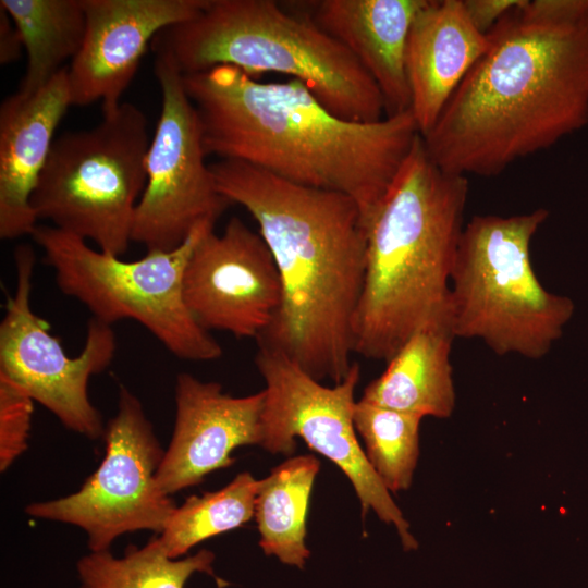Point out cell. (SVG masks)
<instances>
[{
  "mask_svg": "<svg viewBox=\"0 0 588 588\" xmlns=\"http://www.w3.org/2000/svg\"><path fill=\"white\" fill-rule=\"evenodd\" d=\"M213 552L203 549L182 559H171L162 549L158 536L145 546H128L122 556L110 550L82 556L76 565L78 588H184L195 573L213 577L219 588L229 585L216 576Z\"/></svg>",
  "mask_w": 588,
  "mask_h": 588,
  "instance_id": "cell-22",
  "label": "cell"
},
{
  "mask_svg": "<svg viewBox=\"0 0 588 588\" xmlns=\"http://www.w3.org/2000/svg\"><path fill=\"white\" fill-rule=\"evenodd\" d=\"M255 365L265 380L262 448L272 454L290 455L296 438L333 462L350 479L359 499L363 517L372 510L392 524L405 550L418 542L391 493L369 464L354 427L355 390L360 377L353 363L346 377L332 387L310 377L286 356L258 347Z\"/></svg>",
  "mask_w": 588,
  "mask_h": 588,
  "instance_id": "cell-9",
  "label": "cell"
},
{
  "mask_svg": "<svg viewBox=\"0 0 588 588\" xmlns=\"http://www.w3.org/2000/svg\"><path fill=\"white\" fill-rule=\"evenodd\" d=\"M103 437L105 457L76 492L25 507L32 517L83 529L93 552L110 550L123 534H160L177 506L156 479L164 450L140 401L126 387H120L118 409Z\"/></svg>",
  "mask_w": 588,
  "mask_h": 588,
  "instance_id": "cell-10",
  "label": "cell"
},
{
  "mask_svg": "<svg viewBox=\"0 0 588 588\" xmlns=\"http://www.w3.org/2000/svg\"><path fill=\"white\" fill-rule=\"evenodd\" d=\"M151 46L184 75L219 65L252 77L287 74L344 120L387 117L379 88L355 57L313 17L285 12L272 0H208L193 19L161 30Z\"/></svg>",
  "mask_w": 588,
  "mask_h": 588,
  "instance_id": "cell-5",
  "label": "cell"
},
{
  "mask_svg": "<svg viewBox=\"0 0 588 588\" xmlns=\"http://www.w3.org/2000/svg\"><path fill=\"white\" fill-rule=\"evenodd\" d=\"M208 0H84L86 33L68 68L72 106L114 109L149 44L163 29L196 16Z\"/></svg>",
  "mask_w": 588,
  "mask_h": 588,
  "instance_id": "cell-14",
  "label": "cell"
},
{
  "mask_svg": "<svg viewBox=\"0 0 588 588\" xmlns=\"http://www.w3.org/2000/svg\"><path fill=\"white\" fill-rule=\"evenodd\" d=\"M265 391L232 396L218 382L180 372L175 381L174 429L157 470L168 495L201 483L210 473L231 466V453L262 445Z\"/></svg>",
  "mask_w": 588,
  "mask_h": 588,
  "instance_id": "cell-15",
  "label": "cell"
},
{
  "mask_svg": "<svg viewBox=\"0 0 588 588\" xmlns=\"http://www.w3.org/2000/svg\"><path fill=\"white\" fill-rule=\"evenodd\" d=\"M102 113L94 127L54 139L30 205L37 220L121 257L147 183L148 122L131 102Z\"/></svg>",
  "mask_w": 588,
  "mask_h": 588,
  "instance_id": "cell-7",
  "label": "cell"
},
{
  "mask_svg": "<svg viewBox=\"0 0 588 588\" xmlns=\"http://www.w3.org/2000/svg\"><path fill=\"white\" fill-rule=\"evenodd\" d=\"M422 137L443 171L494 176L588 125V0H524Z\"/></svg>",
  "mask_w": 588,
  "mask_h": 588,
  "instance_id": "cell-1",
  "label": "cell"
},
{
  "mask_svg": "<svg viewBox=\"0 0 588 588\" xmlns=\"http://www.w3.org/2000/svg\"><path fill=\"white\" fill-rule=\"evenodd\" d=\"M449 311L419 328L365 388L360 400L394 411L448 418L455 407Z\"/></svg>",
  "mask_w": 588,
  "mask_h": 588,
  "instance_id": "cell-19",
  "label": "cell"
},
{
  "mask_svg": "<svg viewBox=\"0 0 588 588\" xmlns=\"http://www.w3.org/2000/svg\"><path fill=\"white\" fill-rule=\"evenodd\" d=\"M219 192L259 226L282 284V303L255 340L318 381L341 382L354 354L366 270V223L350 196L298 185L249 163L210 164Z\"/></svg>",
  "mask_w": 588,
  "mask_h": 588,
  "instance_id": "cell-2",
  "label": "cell"
},
{
  "mask_svg": "<svg viewBox=\"0 0 588 588\" xmlns=\"http://www.w3.org/2000/svg\"><path fill=\"white\" fill-rule=\"evenodd\" d=\"M524 0H463L465 12L477 30L487 33Z\"/></svg>",
  "mask_w": 588,
  "mask_h": 588,
  "instance_id": "cell-26",
  "label": "cell"
},
{
  "mask_svg": "<svg viewBox=\"0 0 588 588\" xmlns=\"http://www.w3.org/2000/svg\"><path fill=\"white\" fill-rule=\"evenodd\" d=\"M427 0H322L313 20L341 42L379 88L385 115L411 109L405 68L408 33Z\"/></svg>",
  "mask_w": 588,
  "mask_h": 588,
  "instance_id": "cell-18",
  "label": "cell"
},
{
  "mask_svg": "<svg viewBox=\"0 0 588 588\" xmlns=\"http://www.w3.org/2000/svg\"><path fill=\"white\" fill-rule=\"evenodd\" d=\"M161 111L146 156L147 183L137 204L132 242L148 250L182 245L200 225H216L231 204L205 162L197 112L174 62L156 54Z\"/></svg>",
  "mask_w": 588,
  "mask_h": 588,
  "instance_id": "cell-11",
  "label": "cell"
},
{
  "mask_svg": "<svg viewBox=\"0 0 588 588\" xmlns=\"http://www.w3.org/2000/svg\"><path fill=\"white\" fill-rule=\"evenodd\" d=\"M320 462L314 455H299L274 467L259 480L255 518L259 546L266 555L303 568L310 551L305 544L306 515Z\"/></svg>",
  "mask_w": 588,
  "mask_h": 588,
  "instance_id": "cell-20",
  "label": "cell"
},
{
  "mask_svg": "<svg viewBox=\"0 0 588 588\" xmlns=\"http://www.w3.org/2000/svg\"><path fill=\"white\" fill-rule=\"evenodd\" d=\"M16 25L27 54L19 90L32 94L76 57L86 33L84 0H1Z\"/></svg>",
  "mask_w": 588,
  "mask_h": 588,
  "instance_id": "cell-21",
  "label": "cell"
},
{
  "mask_svg": "<svg viewBox=\"0 0 588 588\" xmlns=\"http://www.w3.org/2000/svg\"><path fill=\"white\" fill-rule=\"evenodd\" d=\"M212 229L200 225L179 247L148 250L132 261L94 249L87 241L52 225H37L32 236L59 290L82 303L93 318L110 326L134 320L174 356L208 362L223 351L186 307L183 277L196 244Z\"/></svg>",
  "mask_w": 588,
  "mask_h": 588,
  "instance_id": "cell-8",
  "label": "cell"
},
{
  "mask_svg": "<svg viewBox=\"0 0 588 588\" xmlns=\"http://www.w3.org/2000/svg\"><path fill=\"white\" fill-rule=\"evenodd\" d=\"M258 488L259 480L244 471L218 491L187 498L158 536L167 555L180 559L201 541L249 522L255 515Z\"/></svg>",
  "mask_w": 588,
  "mask_h": 588,
  "instance_id": "cell-23",
  "label": "cell"
},
{
  "mask_svg": "<svg viewBox=\"0 0 588 588\" xmlns=\"http://www.w3.org/2000/svg\"><path fill=\"white\" fill-rule=\"evenodd\" d=\"M183 79L206 155L345 194L366 224L419 135L411 109L370 123L344 120L295 78L261 83L219 65Z\"/></svg>",
  "mask_w": 588,
  "mask_h": 588,
  "instance_id": "cell-3",
  "label": "cell"
},
{
  "mask_svg": "<svg viewBox=\"0 0 588 588\" xmlns=\"http://www.w3.org/2000/svg\"><path fill=\"white\" fill-rule=\"evenodd\" d=\"M183 298L205 330L256 340L282 303L280 274L259 232L237 217L221 234L207 231L187 261Z\"/></svg>",
  "mask_w": 588,
  "mask_h": 588,
  "instance_id": "cell-13",
  "label": "cell"
},
{
  "mask_svg": "<svg viewBox=\"0 0 588 588\" xmlns=\"http://www.w3.org/2000/svg\"><path fill=\"white\" fill-rule=\"evenodd\" d=\"M36 262L27 244L14 250L16 286L7 299L0 323V373L19 384L61 424L88 439L105 436L106 426L88 396V381L111 364L115 333L110 324L90 318L84 348L70 357L37 316L30 303Z\"/></svg>",
  "mask_w": 588,
  "mask_h": 588,
  "instance_id": "cell-12",
  "label": "cell"
},
{
  "mask_svg": "<svg viewBox=\"0 0 588 588\" xmlns=\"http://www.w3.org/2000/svg\"><path fill=\"white\" fill-rule=\"evenodd\" d=\"M72 106L68 69L32 94H15L0 107V237L32 235L37 218L30 198L47 163L54 132Z\"/></svg>",
  "mask_w": 588,
  "mask_h": 588,
  "instance_id": "cell-16",
  "label": "cell"
},
{
  "mask_svg": "<svg viewBox=\"0 0 588 588\" xmlns=\"http://www.w3.org/2000/svg\"><path fill=\"white\" fill-rule=\"evenodd\" d=\"M468 191L467 176L439 168L419 134L366 224L355 354L388 362L419 328L449 311Z\"/></svg>",
  "mask_w": 588,
  "mask_h": 588,
  "instance_id": "cell-4",
  "label": "cell"
},
{
  "mask_svg": "<svg viewBox=\"0 0 588 588\" xmlns=\"http://www.w3.org/2000/svg\"><path fill=\"white\" fill-rule=\"evenodd\" d=\"M34 400L19 384L0 373V470L5 471L25 452Z\"/></svg>",
  "mask_w": 588,
  "mask_h": 588,
  "instance_id": "cell-25",
  "label": "cell"
},
{
  "mask_svg": "<svg viewBox=\"0 0 588 588\" xmlns=\"http://www.w3.org/2000/svg\"><path fill=\"white\" fill-rule=\"evenodd\" d=\"M488 46L469 21L463 0H427L413 20L405 68L411 110L426 135Z\"/></svg>",
  "mask_w": 588,
  "mask_h": 588,
  "instance_id": "cell-17",
  "label": "cell"
},
{
  "mask_svg": "<svg viewBox=\"0 0 588 588\" xmlns=\"http://www.w3.org/2000/svg\"><path fill=\"white\" fill-rule=\"evenodd\" d=\"M421 417L358 400L354 427L365 444V455L391 493L407 490L419 456Z\"/></svg>",
  "mask_w": 588,
  "mask_h": 588,
  "instance_id": "cell-24",
  "label": "cell"
},
{
  "mask_svg": "<svg viewBox=\"0 0 588 588\" xmlns=\"http://www.w3.org/2000/svg\"><path fill=\"white\" fill-rule=\"evenodd\" d=\"M23 50L24 44L16 25L8 12L0 8V64L16 61Z\"/></svg>",
  "mask_w": 588,
  "mask_h": 588,
  "instance_id": "cell-27",
  "label": "cell"
},
{
  "mask_svg": "<svg viewBox=\"0 0 588 588\" xmlns=\"http://www.w3.org/2000/svg\"><path fill=\"white\" fill-rule=\"evenodd\" d=\"M543 208L502 217L476 215L460 240L451 273L449 316L455 338L481 340L498 355L546 356L575 305L547 291L530 257Z\"/></svg>",
  "mask_w": 588,
  "mask_h": 588,
  "instance_id": "cell-6",
  "label": "cell"
}]
</instances>
